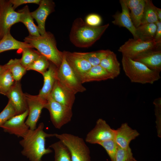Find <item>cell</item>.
Segmentation results:
<instances>
[{
  "instance_id": "obj_18",
  "label": "cell",
  "mask_w": 161,
  "mask_h": 161,
  "mask_svg": "<svg viewBox=\"0 0 161 161\" xmlns=\"http://www.w3.org/2000/svg\"><path fill=\"white\" fill-rule=\"evenodd\" d=\"M139 135L137 130L132 129L127 123H124L115 130L114 140L119 147L127 149L130 147L129 145L131 141Z\"/></svg>"
},
{
  "instance_id": "obj_13",
  "label": "cell",
  "mask_w": 161,
  "mask_h": 161,
  "mask_svg": "<svg viewBox=\"0 0 161 161\" xmlns=\"http://www.w3.org/2000/svg\"><path fill=\"white\" fill-rule=\"evenodd\" d=\"M38 8L31 12L33 18L38 24L37 27L40 35L44 34L46 32L45 28L46 19L48 16L55 10V4L50 0H41Z\"/></svg>"
},
{
  "instance_id": "obj_11",
  "label": "cell",
  "mask_w": 161,
  "mask_h": 161,
  "mask_svg": "<svg viewBox=\"0 0 161 161\" xmlns=\"http://www.w3.org/2000/svg\"><path fill=\"white\" fill-rule=\"evenodd\" d=\"M25 95L29 110L27 118L25 122L30 129L33 130L37 127V123L42 109L45 107L47 100L38 95H33L27 93Z\"/></svg>"
},
{
  "instance_id": "obj_25",
  "label": "cell",
  "mask_w": 161,
  "mask_h": 161,
  "mask_svg": "<svg viewBox=\"0 0 161 161\" xmlns=\"http://www.w3.org/2000/svg\"><path fill=\"white\" fill-rule=\"evenodd\" d=\"M157 29L155 23L141 24L136 28V34L137 39L143 41L154 40Z\"/></svg>"
},
{
  "instance_id": "obj_15",
  "label": "cell",
  "mask_w": 161,
  "mask_h": 161,
  "mask_svg": "<svg viewBox=\"0 0 161 161\" xmlns=\"http://www.w3.org/2000/svg\"><path fill=\"white\" fill-rule=\"evenodd\" d=\"M6 96L14 107L17 115L28 109L26 98L22 91L20 81H16Z\"/></svg>"
},
{
  "instance_id": "obj_20",
  "label": "cell",
  "mask_w": 161,
  "mask_h": 161,
  "mask_svg": "<svg viewBox=\"0 0 161 161\" xmlns=\"http://www.w3.org/2000/svg\"><path fill=\"white\" fill-rule=\"evenodd\" d=\"M122 12H118L113 15L114 19L112 21L114 25L125 27L132 34L134 39H137L136 34V28L132 21L129 9L123 1L120 0Z\"/></svg>"
},
{
  "instance_id": "obj_19",
  "label": "cell",
  "mask_w": 161,
  "mask_h": 161,
  "mask_svg": "<svg viewBox=\"0 0 161 161\" xmlns=\"http://www.w3.org/2000/svg\"><path fill=\"white\" fill-rule=\"evenodd\" d=\"M58 68L50 62L47 70L42 75L44 84L38 95L41 98L47 100L50 96L56 81L58 80Z\"/></svg>"
},
{
  "instance_id": "obj_4",
  "label": "cell",
  "mask_w": 161,
  "mask_h": 161,
  "mask_svg": "<svg viewBox=\"0 0 161 161\" xmlns=\"http://www.w3.org/2000/svg\"><path fill=\"white\" fill-rule=\"evenodd\" d=\"M123 70L132 82L152 84L160 78V72L151 70L142 63L122 55Z\"/></svg>"
},
{
  "instance_id": "obj_40",
  "label": "cell",
  "mask_w": 161,
  "mask_h": 161,
  "mask_svg": "<svg viewBox=\"0 0 161 161\" xmlns=\"http://www.w3.org/2000/svg\"><path fill=\"white\" fill-rule=\"evenodd\" d=\"M127 8L130 10L137 6L141 0H122Z\"/></svg>"
},
{
  "instance_id": "obj_27",
  "label": "cell",
  "mask_w": 161,
  "mask_h": 161,
  "mask_svg": "<svg viewBox=\"0 0 161 161\" xmlns=\"http://www.w3.org/2000/svg\"><path fill=\"white\" fill-rule=\"evenodd\" d=\"M112 52L109 49H107L100 50L90 52L78 53L88 61L92 66H94L100 65L102 60Z\"/></svg>"
},
{
  "instance_id": "obj_45",
  "label": "cell",
  "mask_w": 161,
  "mask_h": 161,
  "mask_svg": "<svg viewBox=\"0 0 161 161\" xmlns=\"http://www.w3.org/2000/svg\"><path fill=\"white\" fill-rule=\"evenodd\" d=\"M133 161H138L136 160H135V159H134V158Z\"/></svg>"
},
{
  "instance_id": "obj_21",
  "label": "cell",
  "mask_w": 161,
  "mask_h": 161,
  "mask_svg": "<svg viewBox=\"0 0 161 161\" xmlns=\"http://www.w3.org/2000/svg\"><path fill=\"white\" fill-rule=\"evenodd\" d=\"M113 77L100 65L92 66L80 78L82 83L113 79Z\"/></svg>"
},
{
  "instance_id": "obj_1",
  "label": "cell",
  "mask_w": 161,
  "mask_h": 161,
  "mask_svg": "<svg viewBox=\"0 0 161 161\" xmlns=\"http://www.w3.org/2000/svg\"><path fill=\"white\" fill-rule=\"evenodd\" d=\"M44 124L41 123L33 130L29 129L27 134L19 141L23 148L22 154L30 161H42L44 155L52 153V150L45 147L46 138L55 137V134H48L44 131Z\"/></svg>"
},
{
  "instance_id": "obj_16",
  "label": "cell",
  "mask_w": 161,
  "mask_h": 161,
  "mask_svg": "<svg viewBox=\"0 0 161 161\" xmlns=\"http://www.w3.org/2000/svg\"><path fill=\"white\" fill-rule=\"evenodd\" d=\"M75 95L57 80L50 96L58 103L72 108L75 99Z\"/></svg>"
},
{
  "instance_id": "obj_23",
  "label": "cell",
  "mask_w": 161,
  "mask_h": 161,
  "mask_svg": "<svg viewBox=\"0 0 161 161\" xmlns=\"http://www.w3.org/2000/svg\"><path fill=\"white\" fill-rule=\"evenodd\" d=\"M100 65L110 74L114 78L120 74V64L116 54L113 51L102 60Z\"/></svg>"
},
{
  "instance_id": "obj_29",
  "label": "cell",
  "mask_w": 161,
  "mask_h": 161,
  "mask_svg": "<svg viewBox=\"0 0 161 161\" xmlns=\"http://www.w3.org/2000/svg\"><path fill=\"white\" fill-rule=\"evenodd\" d=\"M156 7L151 0H145L141 24L156 23L158 21L156 13Z\"/></svg>"
},
{
  "instance_id": "obj_42",
  "label": "cell",
  "mask_w": 161,
  "mask_h": 161,
  "mask_svg": "<svg viewBox=\"0 0 161 161\" xmlns=\"http://www.w3.org/2000/svg\"><path fill=\"white\" fill-rule=\"evenodd\" d=\"M156 13L158 21H161V9L156 7Z\"/></svg>"
},
{
  "instance_id": "obj_8",
  "label": "cell",
  "mask_w": 161,
  "mask_h": 161,
  "mask_svg": "<svg viewBox=\"0 0 161 161\" xmlns=\"http://www.w3.org/2000/svg\"><path fill=\"white\" fill-rule=\"evenodd\" d=\"M160 46L161 44L154 40L143 41L139 38H129L119 47L118 51L122 55L133 59L146 51L158 49Z\"/></svg>"
},
{
  "instance_id": "obj_5",
  "label": "cell",
  "mask_w": 161,
  "mask_h": 161,
  "mask_svg": "<svg viewBox=\"0 0 161 161\" xmlns=\"http://www.w3.org/2000/svg\"><path fill=\"white\" fill-rule=\"evenodd\" d=\"M69 151L72 161H91L90 151L82 138L71 134L55 133Z\"/></svg>"
},
{
  "instance_id": "obj_2",
  "label": "cell",
  "mask_w": 161,
  "mask_h": 161,
  "mask_svg": "<svg viewBox=\"0 0 161 161\" xmlns=\"http://www.w3.org/2000/svg\"><path fill=\"white\" fill-rule=\"evenodd\" d=\"M109 23L98 27L86 24L81 18L74 21L69 35L71 42L75 46L88 48L99 40L109 26Z\"/></svg>"
},
{
  "instance_id": "obj_38",
  "label": "cell",
  "mask_w": 161,
  "mask_h": 161,
  "mask_svg": "<svg viewBox=\"0 0 161 161\" xmlns=\"http://www.w3.org/2000/svg\"><path fill=\"white\" fill-rule=\"evenodd\" d=\"M132 154V153L130 147L127 149H125L121 148L118 146L115 161H126Z\"/></svg>"
},
{
  "instance_id": "obj_36",
  "label": "cell",
  "mask_w": 161,
  "mask_h": 161,
  "mask_svg": "<svg viewBox=\"0 0 161 161\" xmlns=\"http://www.w3.org/2000/svg\"><path fill=\"white\" fill-rule=\"evenodd\" d=\"M153 104L155 106V114L156 117V128L158 136L161 137V98L154 100Z\"/></svg>"
},
{
  "instance_id": "obj_14",
  "label": "cell",
  "mask_w": 161,
  "mask_h": 161,
  "mask_svg": "<svg viewBox=\"0 0 161 161\" xmlns=\"http://www.w3.org/2000/svg\"><path fill=\"white\" fill-rule=\"evenodd\" d=\"M63 52L68 64L80 79L92 66L78 52Z\"/></svg>"
},
{
  "instance_id": "obj_30",
  "label": "cell",
  "mask_w": 161,
  "mask_h": 161,
  "mask_svg": "<svg viewBox=\"0 0 161 161\" xmlns=\"http://www.w3.org/2000/svg\"><path fill=\"white\" fill-rule=\"evenodd\" d=\"M54 151V161H72L68 149L60 140L49 146Z\"/></svg>"
},
{
  "instance_id": "obj_9",
  "label": "cell",
  "mask_w": 161,
  "mask_h": 161,
  "mask_svg": "<svg viewBox=\"0 0 161 161\" xmlns=\"http://www.w3.org/2000/svg\"><path fill=\"white\" fill-rule=\"evenodd\" d=\"M19 18L20 13L15 10L9 0H0V40L13 25L19 22Z\"/></svg>"
},
{
  "instance_id": "obj_31",
  "label": "cell",
  "mask_w": 161,
  "mask_h": 161,
  "mask_svg": "<svg viewBox=\"0 0 161 161\" xmlns=\"http://www.w3.org/2000/svg\"><path fill=\"white\" fill-rule=\"evenodd\" d=\"M50 63V62L46 58L41 54L35 61L26 69L27 71L35 70L42 75L48 69Z\"/></svg>"
},
{
  "instance_id": "obj_28",
  "label": "cell",
  "mask_w": 161,
  "mask_h": 161,
  "mask_svg": "<svg viewBox=\"0 0 161 161\" xmlns=\"http://www.w3.org/2000/svg\"><path fill=\"white\" fill-rule=\"evenodd\" d=\"M16 82L10 72L6 67L0 74V94L6 95Z\"/></svg>"
},
{
  "instance_id": "obj_37",
  "label": "cell",
  "mask_w": 161,
  "mask_h": 161,
  "mask_svg": "<svg viewBox=\"0 0 161 161\" xmlns=\"http://www.w3.org/2000/svg\"><path fill=\"white\" fill-rule=\"evenodd\" d=\"M85 22L87 25L92 27H98L100 26L102 22L101 16L95 13H91L86 17Z\"/></svg>"
},
{
  "instance_id": "obj_17",
  "label": "cell",
  "mask_w": 161,
  "mask_h": 161,
  "mask_svg": "<svg viewBox=\"0 0 161 161\" xmlns=\"http://www.w3.org/2000/svg\"><path fill=\"white\" fill-rule=\"evenodd\" d=\"M132 59L142 63L151 70L159 72L161 71V51L160 49L146 51Z\"/></svg>"
},
{
  "instance_id": "obj_32",
  "label": "cell",
  "mask_w": 161,
  "mask_h": 161,
  "mask_svg": "<svg viewBox=\"0 0 161 161\" xmlns=\"http://www.w3.org/2000/svg\"><path fill=\"white\" fill-rule=\"evenodd\" d=\"M33 48H26L22 50V56L20 59L22 65L25 68L35 61L41 55Z\"/></svg>"
},
{
  "instance_id": "obj_10",
  "label": "cell",
  "mask_w": 161,
  "mask_h": 161,
  "mask_svg": "<svg viewBox=\"0 0 161 161\" xmlns=\"http://www.w3.org/2000/svg\"><path fill=\"white\" fill-rule=\"evenodd\" d=\"M115 130L112 129L102 118L98 119L95 127L86 134L85 141L91 144L100 143L110 139H114Z\"/></svg>"
},
{
  "instance_id": "obj_35",
  "label": "cell",
  "mask_w": 161,
  "mask_h": 161,
  "mask_svg": "<svg viewBox=\"0 0 161 161\" xmlns=\"http://www.w3.org/2000/svg\"><path fill=\"white\" fill-rule=\"evenodd\" d=\"M16 115L14 107L10 101L9 100L6 106L0 113V126Z\"/></svg>"
},
{
  "instance_id": "obj_43",
  "label": "cell",
  "mask_w": 161,
  "mask_h": 161,
  "mask_svg": "<svg viewBox=\"0 0 161 161\" xmlns=\"http://www.w3.org/2000/svg\"><path fill=\"white\" fill-rule=\"evenodd\" d=\"M6 67L5 65H0V74L5 69Z\"/></svg>"
},
{
  "instance_id": "obj_12",
  "label": "cell",
  "mask_w": 161,
  "mask_h": 161,
  "mask_svg": "<svg viewBox=\"0 0 161 161\" xmlns=\"http://www.w3.org/2000/svg\"><path fill=\"white\" fill-rule=\"evenodd\" d=\"M28 113V109L22 113L13 116L0 127L5 132L23 138L29 130L25 122Z\"/></svg>"
},
{
  "instance_id": "obj_3",
  "label": "cell",
  "mask_w": 161,
  "mask_h": 161,
  "mask_svg": "<svg viewBox=\"0 0 161 161\" xmlns=\"http://www.w3.org/2000/svg\"><path fill=\"white\" fill-rule=\"evenodd\" d=\"M24 42L36 48L42 55L58 68L62 62L63 53L57 48L56 42L54 35L46 32L43 35L33 36L29 35L25 38Z\"/></svg>"
},
{
  "instance_id": "obj_6",
  "label": "cell",
  "mask_w": 161,
  "mask_h": 161,
  "mask_svg": "<svg viewBox=\"0 0 161 161\" xmlns=\"http://www.w3.org/2000/svg\"><path fill=\"white\" fill-rule=\"evenodd\" d=\"M63 53L62 63L58 69V80L75 94L83 92L86 90V88L83 86L80 78L68 64L63 52Z\"/></svg>"
},
{
  "instance_id": "obj_33",
  "label": "cell",
  "mask_w": 161,
  "mask_h": 161,
  "mask_svg": "<svg viewBox=\"0 0 161 161\" xmlns=\"http://www.w3.org/2000/svg\"><path fill=\"white\" fill-rule=\"evenodd\" d=\"M145 2V0H141L137 6L130 10V17L132 23L136 28L141 24Z\"/></svg>"
},
{
  "instance_id": "obj_41",
  "label": "cell",
  "mask_w": 161,
  "mask_h": 161,
  "mask_svg": "<svg viewBox=\"0 0 161 161\" xmlns=\"http://www.w3.org/2000/svg\"><path fill=\"white\" fill-rule=\"evenodd\" d=\"M155 24L157 29L154 40L157 42L161 44V21H158Z\"/></svg>"
},
{
  "instance_id": "obj_22",
  "label": "cell",
  "mask_w": 161,
  "mask_h": 161,
  "mask_svg": "<svg viewBox=\"0 0 161 161\" xmlns=\"http://www.w3.org/2000/svg\"><path fill=\"white\" fill-rule=\"evenodd\" d=\"M33 47L24 42L18 41L15 39L9 31L0 40V53L12 49H21Z\"/></svg>"
},
{
  "instance_id": "obj_44",
  "label": "cell",
  "mask_w": 161,
  "mask_h": 161,
  "mask_svg": "<svg viewBox=\"0 0 161 161\" xmlns=\"http://www.w3.org/2000/svg\"><path fill=\"white\" fill-rule=\"evenodd\" d=\"M134 158L133 156V154L131 155L129 158L127 159L126 161H133Z\"/></svg>"
},
{
  "instance_id": "obj_34",
  "label": "cell",
  "mask_w": 161,
  "mask_h": 161,
  "mask_svg": "<svg viewBox=\"0 0 161 161\" xmlns=\"http://www.w3.org/2000/svg\"><path fill=\"white\" fill-rule=\"evenodd\" d=\"M98 144L106 151L111 161H115L118 145L114 139H110L101 142Z\"/></svg>"
},
{
  "instance_id": "obj_39",
  "label": "cell",
  "mask_w": 161,
  "mask_h": 161,
  "mask_svg": "<svg viewBox=\"0 0 161 161\" xmlns=\"http://www.w3.org/2000/svg\"><path fill=\"white\" fill-rule=\"evenodd\" d=\"M13 7L15 10L17 7L22 4L33 3L39 4L41 0H10Z\"/></svg>"
},
{
  "instance_id": "obj_7",
  "label": "cell",
  "mask_w": 161,
  "mask_h": 161,
  "mask_svg": "<svg viewBox=\"0 0 161 161\" xmlns=\"http://www.w3.org/2000/svg\"><path fill=\"white\" fill-rule=\"evenodd\" d=\"M45 108L49 111L51 121L57 129H61L71 120L72 116V108L56 102L50 96L47 100Z\"/></svg>"
},
{
  "instance_id": "obj_24",
  "label": "cell",
  "mask_w": 161,
  "mask_h": 161,
  "mask_svg": "<svg viewBox=\"0 0 161 161\" xmlns=\"http://www.w3.org/2000/svg\"><path fill=\"white\" fill-rule=\"evenodd\" d=\"M20 13L19 22L23 23L28 29L30 35L39 36L40 34L37 26L34 23L28 7L26 5L18 11Z\"/></svg>"
},
{
  "instance_id": "obj_26",
  "label": "cell",
  "mask_w": 161,
  "mask_h": 161,
  "mask_svg": "<svg viewBox=\"0 0 161 161\" xmlns=\"http://www.w3.org/2000/svg\"><path fill=\"white\" fill-rule=\"evenodd\" d=\"M4 65L9 70L16 81H20L27 71L21 64L20 59H11Z\"/></svg>"
}]
</instances>
